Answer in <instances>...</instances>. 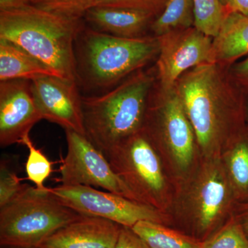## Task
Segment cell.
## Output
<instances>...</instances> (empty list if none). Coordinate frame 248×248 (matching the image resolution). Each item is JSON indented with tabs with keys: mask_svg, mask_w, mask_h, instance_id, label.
<instances>
[{
	"mask_svg": "<svg viewBox=\"0 0 248 248\" xmlns=\"http://www.w3.org/2000/svg\"><path fill=\"white\" fill-rule=\"evenodd\" d=\"M29 5L30 0H0V11L22 9Z\"/></svg>",
	"mask_w": 248,
	"mask_h": 248,
	"instance_id": "30",
	"label": "cell"
},
{
	"mask_svg": "<svg viewBox=\"0 0 248 248\" xmlns=\"http://www.w3.org/2000/svg\"><path fill=\"white\" fill-rule=\"evenodd\" d=\"M1 248H5V247H1Z\"/></svg>",
	"mask_w": 248,
	"mask_h": 248,
	"instance_id": "34",
	"label": "cell"
},
{
	"mask_svg": "<svg viewBox=\"0 0 248 248\" xmlns=\"http://www.w3.org/2000/svg\"><path fill=\"white\" fill-rule=\"evenodd\" d=\"M115 248H151L143 239L128 227L122 226Z\"/></svg>",
	"mask_w": 248,
	"mask_h": 248,
	"instance_id": "28",
	"label": "cell"
},
{
	"mask_svg": "<svg viewBox=\"0 0 248 248\" xmlns=\"http://www.w3.org/2000/svg\"><path fill=\"white\" fill-rule=\"evenodd\" d=\"M247 121L248 124V99H247Z\"/></svg>",
	"mask_w": 248,
	"mask_h": 248,
	"instance_id": "33",
	"label": "cell"
},
{
	"mask_svg": "<svg viewBox=\"0 0 248 248\" xmlns=\"http://www.w3.org/2000/svg\"><path fill=\"white\" fill-rule=\"evenodd\" d=\"M43 120L34 99L31 81H0V146L19 143Z\"/></svg>",
	"mask_w": 248,
	"mask_h": 248,
	"instance_id": "13",
	"label": "cell"
},
{
	"mask_svg": "<svg viewBox=\"0 0 248 248\" xmlns=\"http://www.w3.org/2000/svg\"><path fill=\"white\" fill-rule=\"evenodd\" d=\"M122 226L84 215L46 239L38 248H115Z\"/></svg>",
	"mask_w": 248,
	"mask_h": 248,
	"instance_id": "14",
	"label": "cell"
},
{
	"mask_svg": "<svg viewBox=\"0 0 248 248\" xmlns=\"http://www.w3.org/2000/svg\"><path fill=\"white\" fill-rule=\"evenodd\" d=\"M64 130L67 153L62 160L61 177L59 179L62 185L101 187L139 202L126 184L116 174L105 155L89 139L74 130Z\"/></svg>",
	"mask_w": 248,
	"mask_h": 248,
	"instance_id": "10",
	"label": "cell"
},
{
	"mask_svg": "<svg viewBox=\"0 0 248 248\" xmlns=\"http://www.w3.org/2000/svg\"><path fill=\"white\" fill-rule=\"evenodd\" d=\"M156 37L159 45L156 69L160 93L172 91L179 78L189 70L213 62V37L195 27Z\"/></svg>",
	"mask_w": 248,
	"mask_h": 248,
	"instance_id": "11",
	"label": "cell"
},
{
	"mask_svg": "<svg viewBox=\"0 0 248 248\" xmlns=\"http://www.w3.org/2000/svg\"><path fill=\"white\" fill-rule=\"evenodd\" d=\"M154 81L140 70L107 92L82 96L85 136L105 156L143 128Z\"/></svg>",
	"mask_w": 248,
	"mask_h": 248,
	"instance_id": "5",
	"label": "cell"
},
{
	"mask_svg": "<svg viewBox=\"0 0 248 248\" xmlns=\"http://www.w3.org/2000/svg\"><path fill=\"white\" fill-rule=\"evenodd\" d=\"M226 8L228 11L248 16V0H228Z\"/></svg>",
	"mask_w": 248,
	"mask_h": 248,
	"instance_id": "31",
	"label": "cell"
},
{
	"mask_svg": "<svg viewBox=\"0 0 248 248\" xmlns=\"http://www.w3.org/2000/svg\"><path fill=\"white\" fill-rule=\"evenodd\" d=\"M233 215L240 222L248 236V202L237 203Z\"/></svg>",
	"mask_w": 248,
	"mask_h": 248,
	"instance_id": "29",
	"label": "cell"
},
{
	"mask_svg": "<svg viewBox=\"0 0 248 248\" xmlns=\"http://www.w3.org/2000/svg\"><path fill=\"white\" fill-rule=\"evenodd\" d=\"M195 24L193 0H168L164 11L155 18L151 30L156 37Z\"/></svg>",
	"mask_w": 248,
	"mask_h": 248,
	"instance_id": "20",
	"label": "cell"
},
{
	"mask_svg": "<svg viewBox=\"0 0 248 248\" xmlns=\"http://www.w3.org/2000/svg\"><path fill=\"white\" fill-rule=\"evenodd\" d=\"M74 52L78 86L105 93L158 56L159 45L156 37L124 38L84 25Z\"/></svg>",
	"mask_w": 248,
	"mask_h": 248,
	"instance_id": "4",
	"label": "cell"
},
{
	"mask_svg": "<svg viewBox=\"0 0 248 248\" xmlns=\"http://www.w3.org/2000/svg\"><path fill=\"white\" fill-rule=\"evenodd\" d=\"M132 229L151 248H202L203 241L161 223L142 221Z\"/></svg>",
	"mask_w": 248,
	"mask_h": 248,
	"instance_id": "19",
	"label": "cell"
},
{
	"mask_svg": "<svg viewBox=\"0 0 248 248\" xmlns=\"http://www.w3.org/2000/svg\"><path fill=\"white\" fill-rule=\"evenodd\" d=\"M97 0H30L31 4L71 19H84L88 10L93 7Z\"/></svg>",
	"mask_w": 248,
	"mask_h": 248,
	"instance_id": "24",
	"label": "cell"
},
{
	"mask_svg": "<svg viewBox=\"0 0 248 248\" xmlns=\"http://www.w3.org/2000/svg\"><path fill=\"white\" fill-rule=\"evenodd\" d=\"M168 0H97L95 6L135 10L156 18L164 11Z\"/></svg>",
	"mask_w": 248,
	"mask_h": 248,
	"instance_id": "26",
	"label": "cell"
},
{
	"mask_svg": "<svg viewBox=\"0 0 248 248\" xmlns=\"http://www.w3.org/2000/svg\"><path fill=\"white\" fill-rule=\"evenodd\" d=\"M143 130L175 187L195 169L200 151L193 128L174 89L149 97Z\"/></svg>",
	"mask_w": 248,
	"mask_h": 248,
	"instance_id": "7",
	"label": "cell"
},
{
	"mask_svg": "<svg viewBox=\"0 0 248 248\" xmlns=\"http://www.w3.org/2000/svg\"><path fill=\"white\" fill-rule=\"evenodd\" d=\"M213 62L231 66L248 55V16L227 11L216 37L213 38Z\"/></svg>",
	"mask_w": 248,
	"mask_h": 248,
	"instance_id": "16",
	"label": "cell"
},
{
	"mask_svg": "<svg viewBox=\"0 0 248 248\" xmlns=\"http://www.w3.org/2000/svg\"><path fill=\"white\" fill-rule=\"evenodd\" d=\"M50 190L65 205L83 215L105 218L130 228L142 221L172 226L169 214L108 191L91 186L62 184Z\"/></svg>",
	"mask_w": 248,
	"mask_h": 248,
	"instance_id": "9",
	"label": "cell"
},
{
	"mask_svg": "<svg viewBox=\"0 0 248 248\" xmlns=\"http://www.w3.org/2000/svg\"><path fill=\"white\" fill-rule=\"evenodd\" d=\"M230 78L241 91L248 95V55L247 58L231 66Z\"/></svg>",
	"mask_w": 248,
	"mask_h": 248,
	"instance_id": "27",
	"label": "cell"
},
{
	"mask_svg": "<svg viewBox=\"0 0 248 248\" xmlns=\"http://www.w3.org/2000/svg\"><path fill=\"white\" fill-rule=\"evenodd\" d=\"M45 76H58L25 50L9 41L0 39V81H32Z\"/></svg>",
	"mask_w": 248,
	"mask_h": 248,
	"instance_id": "17",
	"label": "cell"
},
{
	"mask_svg": "<svg viewBox=\"0 0 248 248\" xmlns=\"http://www.w3.org/2000/svg\"><path fill=\"white\" fill-rule=\"evenodd\" d=\"M237 203L221 156L201 157L176 184L170 215L176 229L203 241L233 215Z\"/></svg>",
	"mask_w": 248,
	"mask_h": 248,
	"instance_id": "2",
	"label": "cell"
},
{
	"mask_svg": "<svg viewBox=\"0 0 248 248\" xmlns=\"http://www.w3.org/2000/svg\"><path fill=\"white\" fill-rule=\"evenodd\" d=\"M20 144L24 145L29 150V156L26 163L27 179L33 183L37 188L40 190L46 189L45 182L53 172V163L34 145L31 140L30 135L23 139Z\"/></svg>",
	"mask_w": 248,
	"mask_h": 248,
	"instance_id": "23",
	"label": "cell"
},
{
	"mask_svg": "<svg viewBox=\"0 0 248 248\" xmlns=\"http://www.w3.org/2000/svg\"><path fill=\"white\" fill-rule=\"evenodd\" d=\"M84 216L65 205L47 187L29 186L0 208L1 247L38 248L62 227Z\"/></svg>",
	"mask_w": 248,
	"mask_h": 248,
	"instance_id": "6",
	"label": "cell"
},
{
	"mask_svg": "<svg viewBox=\"0 0 248 248\" xmlns=\"http://www.w3.org/2000/svg\"><path fill=\"white\" fill-rule=\"evenodd\" d=\"M31 81V89L43 120L85 136L82 96L76 81L45 76Z\"/></svg>",
	"mask_w": 248,
	"mask_h": 248,
	"instance_id": "12",
	"label": "cell"
},
{
	"mask_svg": "<svg viewBox=\"0 0 248 248\" xmlns=\"http://www.w3.org/2000/svg\"><path fill=\"white\" fill-rule=\"evenodd\" d=\"M155 17L135 10L95 6L86 11L85 22L94 30L124 38H140Z\"/></svg>",
	"mask_w": 248,
	"mask_h": 248,
	"instance_id": "15",
	"label": "cell"
},
{
	"mask_svg": "<svg viewBox=\"0 0 248 248\" xmlns=\"http://www.w3.org/2000/svg\"><path fill=\"white\" fill-rule=\"evenodd\" d=\"M106 157L139 202L170 215L175 187L143 129Z\"/></svg>",
	"mask_w": 248,
	"mask_h": 248,
	"instance_id": "8",
	"label": "cell"
},
{
	"mask_svg": "<svg viewBox=\"0 0 248 248\" xmlns=\"http://www.w3.org/2000/svg\"><path fill=\"white\" fill-rule=\"evenodd\" d=\"M84 25V19L63 17L31 4L0 11V39L25 50L60 78L73 81L75 42Z\"/></svg>",
	"mask_w": 248,
	"mask_h": 248,
	"instance_id": "3",
	"label": "cell"
},
{
	"mask_svg": "<svg viewBox=\"0 0 248 248\" xmlns=\"http://www.w3.org/2000/svg\"><path fill=\"white\" fill-rule=\"evenodd\" d=\"M221 159L238 203L248 202V124Z\"/></svg>",
	"mask_w": 248,
	"mask_h": 248,
	"instance_id": "18",
	"label": "cell"
},
{
	"mask_svg": "<svg viewBox=\"0 0 248 248\" xmlns=\"http://www.w3.org/2000/svg\"><path fill=\"white\" fill-rule=\"evenodd\" d=\"M174 89L195 131L202 157L221 156L247 127V95L224 76L221 65L211 62L189 70Z\"/></svg>",
	"mask_w": 248,
	"mask_h": 248,
	"instance_id": "1",
	"label": "cell"
},
{
	"mask_svg": "<svg viewBox=\"0 0 248 248\" xmlns=\"http://www.w3.org/2000/svg\"><path fill=\"white\" fill-rule=\"evenodd\" d=\"M194 27L210 37L218 34L226 16L227 8L221 0H193Z\"/></svg>",
	"mask_w": 248,
	"mask_h": 248,
	"instance_id": "21",
	"label": "cell"
},
{
	"mask_svg": "<svg viewBox=\"0 0 248 248\" xmlns=\"http://www.w3.org/2000/svg\"><path fill=\"white\" fill-rule=\"evenodd\" d=\"M29 186V184H22L16 172L10 167L9 163L1 160L0 164V208L17 198Z\"/></svg>",
	"mask_w": 248,
	"mask_h": 248,
	"instance_id": "25",
	"label": "cell"
},
{
	"mask_svg": "<svg viewBox=\"0 0 248 248\" xmlns=\"http://www.w3.org/2000/svg\"><path fill=\"white\" fill-rule=\"evenodd\" d=\"M202 248H248V236L232 215L224 224L204 240Z\"/></svg>",
	"mask_w": 248,
	"mask_h": 248,
	"instance_id": "22",
	"label": "cell"
},
{
	"mask_svg": "<svg viewBox=\"0 0 248 248\" xmlns=\"http://www.w3.org/2000/svg\"><path fill=\"white\" fill-rule=\"evenodd\" d=\"M223 4L225 6H227V2H228V0H221Z\"/></svg>",
	"mask_w": 248,
	"mask_h": 248,
	"instance_id": "32",
	"label": "cell"
}]
</instances>
